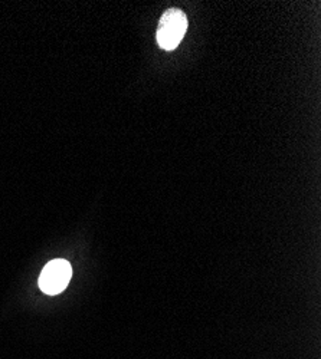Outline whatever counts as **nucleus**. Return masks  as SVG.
<instances>
[{
    "label": "nucleus",
    "mask_w": 321,
    "mask_h": 359,
    "mask_svg": "<svg viewBox=\"0 0 321 359\" xmlns=\"http://www.w3.org/2000/svg\"><path fill=\"white\" fill-rule=\"evenodd\" d=\"M188 31V18L181 9H169L163 13L157 26V43L163 50L179 46Z\"/></svg>",
    "instance_id": "obj_1"
},
{
    "label": "nucleus",
    "mask_w": 321,
    "mask_h": 359,
    "mask_svg": "<svg viewBox=\"0 0 321 359\" xmlns=\"http://www.w3.org/2000/svg\"><path fill=\"white\" fill-rule=\"evenodd\" d=\"M71 276V264L64 259H55L44 267L39 276V287L46 294H58L68 286Z\"/></svg>",
    "instance_id": "obj_2"
}]
</instances>
